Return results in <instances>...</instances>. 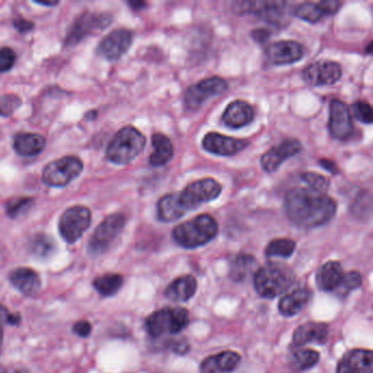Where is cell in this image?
<instances>
[{
  "instance_id": "obj_1",
  "label": "cell",
  "mask_w": 373,
  "mask_h": 373,
  "mask_svg": "<svg viewBox=\"0 0 373 373\" xmlns=\"http://www.w3.org/2000/svg\"><path fill=\"white\" fill-rule=\"evenodd\" d=\"M338 204L326 193L296 187L285 198V212L292 225L300 229H315L330 223L336 215Z\"/></svg>"
},
{
  "instance_id": "obj_2",
  "label": "cell",
  "mask_w": 373,
  "mask_h": 373,
  "mask_svg": "<svg viewBox=\"0 0 373 373\" xmlns=\"http://www.w3.org/2000/svg\"><path fill=\"white\" fill-rule=\"evenodd\" d=\"M223 186L212 177L197 180L187 185L182 192L170 193L159 200L157 216L160 221L172 223L184 217L187 212L216 200L221 194Z\"/></svg>"
},
{
  "instance_id": "obj_3",
  "label": "cell",
  "mask_w": 373,
  "mask_h": 373,
  "mask_svg": "<svg viewBox=\"0 0 373 373\" xmlns=\"http://www.w3.org/2000/svg\"><path fill=\"white\" fill-rule=\"evenodd\" d=\"M218 231L219 227L215 218L203 214L174 228L172 238L177 246L192 250L212 242L217 237Z\"/></svg>"
},
{
  "instance_id": "obj_4",
  "label": "cell",
  "mask_w": 373,
  "mask_h": 373,
  "mask_svg": "<svg viewBox=\"0 0 373 373\" xmlns=\"http://www.w3.org/2000/svg\"><path fill=\"white\" fill-rule=\"evenodd\" d=\"M146 137L133 126H125L109 143L106 157L112 164L125 166L134 161L146 146Z\"/></svg>"
},
{
  "instance_id": "obj_5",
  "label": "cell",
  "mask_w": 373,
  "mask_h": 373,
  "mask_svg": "<svg viewBox=\"0 0 373 373\" xmlns=\"http://www.w3.org/2000/svg\"><path fill=\"white\" fill-rule=\"evenodd\" d=\"M294 281L292 269L281 264H269L254 273V288L266 299H273L285 294L294 285Z\"/></svg>"
},
{
  "instance_id": "obj_6",
  "label": "cell",
  "mask_w": 373,
  "mask_h": 373,
  "mask_svg": "<svg viewBox=\"0 0 373 373\" xmlns=\"http://www.w3.org/2000/svg\"><path fill=\"white\" fill-rule=\"evenodd\" d=\"M189 323L187 310L168 307L149 315L145 321V327L150 338H159L164 335L179 334L186 328Z\"/></svg>"
},
{
  "instance_id": "obj_7",
  "label": "cell",
  "mask_w": 373,
  "mask_h": 373,
  "mask_svg": "<svg viewBox=\"0 0 373 373\" xmlns=\"http://www.w3.org/2000/svg\"><path fill=\"white\" fill-rule=\"evenodd\" d=\"M125 225L126 217L122 212H116L105 218L88 242V254L93 257H100L106 253L124 230Z\"/></svg>"
},
{
  "instance_id": "obj_8",
  "label": "cell",
  "mask_w": 373,
  "mask_h": 373,
  "mask_svg": "<svg viewBox=\"0 0 373 373\" xmlns=\"http://www.w3.org/2000/svg\"><path fill=\"white\" fill-rule=\"evenodd\" d=\"M112 15L109 13H84L70 26L65 43L67 47L77 45L87 36L93 35L108 28L112 24Z\"/></svg>"
},
{
  "instance_id": "obj_9",
  "label": "cell",
  "mask_w": 373,
  "mask_h": 373,
  "mask_svg": "<svg viewBox=\"0 0 373 373\" xmlns=\"http://www.w3.org/2000/svg\"><path fill=\"white\" fill-rule=\"evenodd\" d=\"M84 164L77 157H64L47 164L43 170V182L51 187H63L77 179Z\"/></svg>"
},
{
  "instance_id": "obj_10",
  "label": "cell",
  "mask_w": 373,
  "mask_h": 373,
  "mask_svg": "<svg viewBox=\"0 0 373 373\" xmlns=\"http://www.w3.org/2000/svg\"><path fill=\"white\" fill-rule=\"evenodd\" d=\"M93 215L89 208L81 205L72 206L61 216L58 230L67 243H76L91 225Z\"/></svg>"
},
{
  "instance_id": "obj_11",
  "label": "cell",
  "mask_w": 373,
  "mask_h": 373,
  "mask_svg": "<svg viewBox=\"0 0 373 373\" xmlns=\"http://www.w3.org/2000/svg\"><path fill=\"white\" fill-rule=\"evenodd\" d=\"M288 3L285 1H237L232 10L238 15H253L269 24H280L287 17Z\"/></svg>"
},
{
  "instance_id": "obj_12",
  "label": "cell",
  "mask_w": 373,
  "mask_h": 373,
  "mask_svg": "<svg viewBox=\"0 0 373 373\" xmlns=\"http://www.w3.org/2000/svg\"><path fill=\"white\" fill-rule=\"evenodd\" d=\"M228 82L223 78L212 77L189 87L185 93V105L189 111H196L212 97L223 95L228 90Z\"/></svg>"
},
{
  "instance_id": "obj_13",
  "label": "cell",
  "mask_w": 373,
  "mask_h": 373,
  "mask_svg": "<svg viewBox=\"0 0 373 373\" xmlns=\"http://www.w3.org/2000/svg\"><path fill=\"white\" fill-rule=\"evenodd\" d=\"M342 67L332 61H319L304 68L302 77L313 87L335 85L342 78Z\"/></svg>"
},
{
  "instance_id": "obj_14",
  "label": "cell",
  "mask_w": 373,
  "mask_h": 373,
  "mask_svg": "<svg viewBox=\"0 0 373 373\" xmlns=\"http://www.w3.org/2000/svg\"><path fill=\"white\" fill-rule=\"evenodd\" d=\"M328 131L333 138L346 141L354 135L353 118L347 105L340 100H332L330 104Z\"/></svg>"
},
{
  "instance_id": "obj_15",
  "label": "cell",
  "mask_w": 373,
  "mask_h": 373,
  "mask_svg": "<svg viewBox=\"0 0 373 373\" xmlns=\"http://www.w3.org/2000/svg\"><path fill=\"white\" fill-rule=\"evenodd\" d=\"M133 40V31L128 29H116L102 40L97 53L108 61H118L131 49Z\"/></svg>"
},
{
  "instance_id": "obj_16",
  "label": "cell",
  "mask_w": 373,
  "mask_h": 373,
  "mask_svg": "<svg viewBox=\"0 0 373 373\" xmlns=\"http://www.w3.org/2000/svg\"><path fill=\"white\" fill-rule=\"evenodd\" d=\"M301 151L302 145L299 141L296 139L283 141L262 156V168L267 173H273L286 160L299 154Z\"/></svg>"
},
{
  "instance_id": "obj_17",
  "label": "cell",
  "mask_w": 373,
  "mask_h": 373,
  "mask_svg": "<svg viewBox=\"0 0 373 373\" xmlns=\"http://www.w3.org/2000/svg\"><path fill=\"white\" fill-rule=\"evenodd\" d=\"M303 55V47L294 41L275 42L266 49V58L273 66L294 64L299 62Z\"/></svg>"
},
{
  "instance_id": "obj_18",
  "label": "cell",
  "mask_w": 373,
  "mask_h": 373,
  "mask_svg": "<svg viewBox=\"0 0 373 373\" xmlns=\"http://www.w3.org/2000/svg\"><path fill=\"white\" fill-rule=\"evenodd\" d=\"M203 148L216 156L231 157L239 154L248 146V141L244 139L232 138L221 134L208 133L203 139Z\"/></svg>"
},
{
  "instance_id": "obj_19",
  "label": "cell",
  "mask_w": 373,
  "mask_h": 373,
  "mask_svg": "<svg viewBox=\"0 0 373 373\" xmlns=\"http://www.w3.org/2000/svg\"><path fill=\"white\" fill-rule=\"evenodd\" d=\"M338 373H373V354L370 350H350L340 359Z\"/></svg>"
},
{
  "instance_id": "obj_20",
  "label": "cell",
  "mask_w": 373,
  "mask_h": 373,
  "mask_svg": "<svg viewBox=\"0 0 373 373\" xmlns=\"http://www.w3.org/2000/svg\"><path fill=\"white\" fill-rule=\"evenodd\" d=\"M345 278V271L338 262H327L317 273V285L319 290L338 294Z\"/></svg>"
},
{
  "instance_id": "obj_21",
  "label": "cell",
  "mask_w": 373,
  "mask_h": 373,
  "mask_svg": "<svg viewBox=\"0 0 373 373\" xmlns=\"http://www.w3.org/2000/svg\"><path fill=\"white\" fill-rule=\"evenodd\" d=\"M9 281L24 296H33L39 294L42 280L39 273L29 267H19L9 273Z\"/></svg>"
},
{
  "instance_id": "obj_22",
  "label": "cell",
  "mask_w": 373,
  "mask_h": 373,
  "mask_svg": "<svg viewBox=\"0 0 373 373\" xmlns=\"http://www.w3.org/2000/svg\"><path fill=\"white\" fill-rule=\"evenodd\" d=\"M254 120V110L248 102L233 101L223 114V122L227 127L238 129L248 125Z\"/></svg>"
},
{
  "instance_id": "obj_23",
  "label": "cell",
  "mask_w": 373,
  "mask_h": 373,
  "mask_svg": "<svg viewBox=\"0 0 373 373\" xmlns=\"http://www.w3.org/2000/svg\"><path fill=\"white\" fill-rule=\"evenodd\" d=\"M328 338V327L323 323L309 322L296 328L292 338V346L299 348L315 342L324 344Z\"/></svg>"
},
{
  "instance_id": "obj_24",
  "label": "cell",
  "mask_w": 373,
  "mask_h": 373,
  "mask_svg": "<svg viewBox=\"0 0 373 373\" xmlns=\"http://www.w3.org/2000/svg\"><path fill=\"white\" fill-rule=\"evenodd\" d=\"M241 356L235 351H223L206 358L200 365V373H231L238 368Z\"/></svg>"
},
{
  "instance_id": "obj_25",
  "label": "cell",
  "mask_w": 373,
  "mask_h": 373,
  "mask_svg": "<svg viewBox=\"0 0 373 373\" xmlns=\"http://www.w3.org/2000/svg\"><path fill=\"white\" fill-rule=\"evenodd\" d=\"M197 290V281L192 275L179 277L164 290V296L174 302L189 301Z\"/></svg>"
},
{
  "instance_id": "obj_26",
  "label": "cell",
  "mask_w": 373,
  "mask_h": 373,
  "mask_svg": "<svg viewBox=\"0 0 373 373\" xmlns=\"http://www.w3.org/2000/svg\"><path fill=\"white\" fill-rule=\"evenodd\" d=\"M47 146V141L39 134L20 133L15 137L13 147L22 157H34L41 154Z\"/></svg>"
},
{
  "instance_id": "obj_27",
  "label": "cell",
  "mask_w": 373,
  "mask_h": 373,
  "mask_svg": "<svg viewBox=\"0 0 373 373\" xmlns=\"http://www.w3.org/2000/svg\"><path fill=\"white\" fill-rule=\"evenodd\" d=\"M310 298H311V294L308 289H296L281 298L278 304L279 312L284 317H294L307 305Z\"/></svg>"
},
{
  "instance_id": "obj_28",
  "label": "cell",
  "mask_w": 373,
  "mask_h": 373,
  "mask_svg": "<svg viewBox=\"0 0 373 373\" xmlns=\"http://www.w3.org/2000/svg\"><path fill=\"white\" fill-rule=\"evenodd\" d=\"M154 152L151 154L150 164L152 166H162L173 158L174 148L169 137L164 134L157 133L152 135Z\"/></svg>"
},
{
  "instance_id": "obj_29",
  "label": "cell",
  "mask_w": 373,
  "mask_h": 373,
  "mask_svg": "<svg viewBox=\"0 0 373 373\" xmlns=\"http://www.w3.org/2000/svg\"><path fill=\"white\" fill-rule=\"evenodd\" d=\"M257 262L255 258L248 254H239L233 258L230 265V277L237 283L246 280L251 273L256 271Z\"/></svg>"
},
{
  "instance_id": "obj_30",
  "label": "cell",
  "mask_w": 373,
  "mask_h": 373,
  "mask_svg": "<svg viewBox=\"0 0 373 373\" xmlns=\"http://www.w3.org/2000/svg\"><path fill=\"white\" fill-rule=\"evenodd\" d=\"M124 278L120 273H105L93 280V287L101 296H116L123 287Z\"/></svg>"
},
{
  "instance_id": "obj_31",
  "label": "cell",
  "mask_w": 373,
  "mask_h": 373,
  "mask_svg": "<svg viewBox=\"0 0 373 373\" xmlns=\"http://www.w3.org/2000/svg\"><path fill=\"white\" fill-rule=\"evenodd\" d=\"M56 250V246L53 239L49 235L39 233L35 235L30 243V251L35 257L38 258H49L54 254Z\"/></svg>"
},
{
  "instance_id": "obj_32",
  "label": "cell",
  "mask_w": 373,
  "mask_h": 373,
  "mask_svg": "<svg viewBox=\"0 0 373 373\" xmlns=\"http://www.w3.org/2000/svg\"><path fill=\"white\" fill-rule=\"evenodd\" d=\"M296 250V242L292 239H275L267 244L265 255L267 257L288 258Z\"/></svg>"
},
{
  "instance_id": "obj_33",
  "label": "cell",
  "mask_w": 373,
  "mask_h": 373,
  "mask_svg": "<svg viewBox=\"0 0 373 373\" xmlns=\"http://www.w3.org/2000/svg\"><path fill=\"white\" fill-rule=\"evenodd\" d=\"M319 360V354L313 349H299L292 354V365L294 370L305 371L313 368Z\"/></svg>"
},
{
  "instance_id": "obj_34",
  "label": "cell",
  "mask_w": 373,
  "mask_h": 373,
  "mask_svg": "<svg viewBox=\"0 0 373 373\" xmlns=\"http://www.w3.org/2000/svg\"><path fill=\"white\" fill-rule=\"evenodd\" d=\"M294 15L300 20L307 21L309 24H317L325 16L319 3H302L294 8Z\"/></svg>"
},
{
  "instance_id": "obj_35",
  "label": "cell",
  "mask_w": 373,
  "mask_h": 373,
  "mask_svg": "<svg viewBox=\"0 0 373 373\" xmlns=\"http://www.w3.org/2000/svg\"><path fill=\"white\" fill-rule=\"evenodd\" d=\"M33 198L30 197H17V198H13V200H8V203L6 204V212L9 217L15 218L20 217L26 212L30 210L33 205Z\"/></svg>"
},
{
  "instance_id": "obj_36",
  "label": "cell",
  "mask_w": 373,
  "mask_h": 373,
  "mask_svg": "<svg viewBox=\"0 0 373 373\" xmlns=\"http://www.w3.org/2000/svg\"><path fill=\"white\" fill-rule=\"evenodd\" d=\"M302 181L307 184L308 189L315 191V192L326 193L330 183L326 177H323L317 172H305L301 175Z\"/></svg>"
},
{
  "instance_id": "obj_37",
  "label": "cell",
  "mask_w": 373,
  "mask_h": 373,
  "mask_svg": "<svg viewBox=\"0 0 373 373\" xmlns=\"http://www.w3.org/2000/svg\"><path fill=\"white\" fill-rule=\"evenodd\" d=\"M22 104L21 97L17 95H3L0 97V116H13Z\"/></svg>"
},
{
  "instance_id": "obj_38",
  "label": "cell",
  "mask_w": 373,
  "mask_h": 373,
  "mask_svg": "<svg viewBox=\"0 0 373 373\" xmlns=\"http://www.w3.org/2000/svg\"><path fill=\"white\" fill-rule=\"evenodd\" d=\"M361 285H363V277H361L360 273L358 271H349V273H345L344 283H342V288H340L338 296L340 298L346 296L349 292L360 288Z\"/></svg>"
},
{
  "instance_id": "obj_39",
  "label": "cell",
  "mask_w": 373,
  "mask_h": 373,
  "mask_svg": "<svg viewBox=\"0 0 373 373\" xmlns=\"http://www.w3.org/2000/svg\"><path fill=\"white\" fill-rule=\"evenodd\" d=\"M351 109H353L354 118L359 120L360 123L368 124V125L372 123V109L370 104L363 101H358L354 103Z\"/></svg>"
},
{
  "instance_id": "obj_40",
  "label": "cell",
  "mask_w": 373,
  "mask_h": 373,
  "mask_svg": "<svg viewBox=\"0 0 373 373\" xmlns=\"http://www.w3.org/2000/svg\"><path fill=\"white\" fill-rule=\"evenodd\" d=\"M355 205H360V207H353L354 215L356 217L365 218L370 214L371 203L370 195L368 193H361L356 198Z\"/></svg>"
},
{
  "instance_id": "obj_41",
  "label": "cell",
  "mask_w": 373,
  "mask_h": 373,
  "mask_svg": "<svg viewBox=\"0 0 373 373\" xmlns=\"http://www.w3.org/2000/svg\"><path fill=\"white\" fill-rule=\"evenodd\" d=\"M17 55L13 49L3 47L0 49V72H7L13 70L16 64Z\"/></svg>"
},
{
  "instance_id": "obj_42",
  "label": "cell",
  "mask_w": 373,
  "mask_h": 373,
  "mask_svg": "<svg viewBox=\"0 0 373 373\" xmlns=\"http://www.w3.org/2000/svg\"><path fill=\"white\" fill-rule=\"evenodd\" d=\"M1 322L16 326V325L20 324V315H18V313H11L10 311H8V310L3 307V304H0V323Z\"/></svg>"
},
{
  "instance_id": "obj_43",
  "label": "cell",
  "mask_w": 373,
  "mask_h": 373,
  "mask_svg": "<svg viewBox=\"0 0 373 373\" xmlns=\"http://www.w3.org/2000/svg\"><path fill=\"white\" fill-rule=\"evenodd\" d=\"M72 332L79 338H89L90 334L93 332V325L88 321H78L77 323H74V327H72Z\"/></svg>"
},
{
  "instance_id": "obj_44",
  "label": "cell",
  "mask_w": 373,
  "mask_h": 373,
  "mask_svg": "<svg viewBox=\"0 0 373 373\" xmlns=\"http://www.w3.org/2000/svg\"><path fill=\"white\" fill-rule=\"evenodd\" d=\"M319 5L325 16H331V15H335L340 10L342 3L336 0H324V1L319 3Z\"/></svg>"
},
{
  "instance_id": "obj_45",
  "label": "cell",
  "mask_w": 373,
  "mask_h": 373,
  "mask_svg": "<svg viewBox=\"0 0 373 373\" xmlns=\"http://www.w3.org/2000/svg\"><path fill=\"white\" fill-rule=\"evenodd\" d=\"M13 26H15V28H16L19 32H21V33L31 31L34 28L33 22L26 20V19L24 18H17L16 20L13 21Z\"/></svg>"
},
{
  "instance_id": "obj_46",
  "label": "cell",
  "mask_w": 373,
  "mask_h": 373,
  "mask_svg": "<svg viewBox=\"0 0 373 373\" xmlns=\"http://www.w3.org/2000/svg\"><path fill=\"white\" fill-rule=\"evenodd\" d=\"M271 36V32L267 29H256L252 32V38L255 40L258 43H263V42L267 41Z\"/></svg>"
},
{
  "instance_id": "obj_47",
  "label": "cell",
  "mask_w": 373,
  "mask_h": 373,
  "mask_svg": "<svg viewBox=\"0 0 373 373\" xmlns=\"http://www.w3.org/2000/svg\"><path fill=\"white\" fill-rule=\"evenodd\" d=\"M319 166H322L323 169L326 170V171L330 172L332 174H338V166L334 164V162L331 161V160H327V159H321L319 161Z\"/></svg>"
},
{
  "instance_id": "obj_48",
  "label": "cell",
  "mask_w": 373,
  "mask_h": 373,
  "mask_svg": "<svg viewBox=\"0 0 373 373\" xmlns=\"http://www.w3.org/2000/svg\"><path fill=\"white\" fill-rule=\"evenodd\" d=\"M128 5L131 7L133 10H141V9L147 7V3L145 1H137V0H134V1H128Z\"/></svg>"
},
{
  "instance_id": "obj_49",
  "label": "cell",
  "mask_w": 373,
  "mask_h": 373,
  "mask_svg": "<svg viewBox=\"0 0 373 373\" xmlns=\"http://www.w3.org/2000/svg\"><path fill=\"white\" fill-rule=\"evenodd\" d=\"M35 3H39L41 6H47V7H53V6L57 5V1H35Z\"/></svg>"
},
{
  "instance_id": "obj_50",
  "label": "cell",
  "mask_w": 373,
  "mask_h": 373,
  "mask_svg": "<svg viewBox=\"0 0 373 373\" xmlns=\"http://www.w3.org/2000/svg\"><path fill=\"white\" fill-rule=\"evenodd\" d=\"M3 326H1V323H0V349H1V345H3Z\"/></svg>"
},
{
  "instance_id": "obj_51",
  "label": "cell",
  "mask_w": 373,
  "mask_h": 373,
  "mask_svg": "<svg viewBox=\"0 0 373 373\" xmlns=\"http://www.w3.org/2000/svg\"><path fill=\"white\" fill-rule=\"evenodd\" d=\"M371 47H372V44H369L368 47V54H371Z\"/></svg>"
},
{
  "instance_id": "obj_52",
  "label": "cell",
  "mask_w": 373,
  "mask_h": 373,
  "mask_svg": "<svg viewBox=\"0 0 373 373\" xmlns=\"http://www.w3.org/2000/svg\"><path fill=\"white\" fill-rule=\"evenodd\" d=\"M0 373H5V371L0 370Z\"/></svg>"
}]
</instances>
